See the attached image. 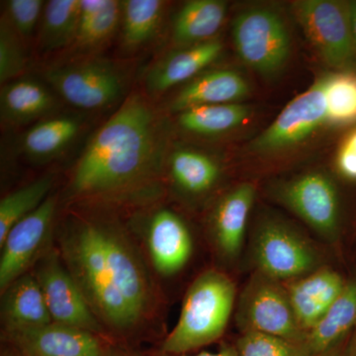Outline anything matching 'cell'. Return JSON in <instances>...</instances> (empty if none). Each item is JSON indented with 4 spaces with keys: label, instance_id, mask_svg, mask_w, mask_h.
<instances>
[{
    "label": "cell",
    "instance_id": "1",
    "mask_svg": "<svg viewBox=\"0 0 356 356\" xmlns=\"http://www.w3.org/2000/svg\"><path fill=\"white\" fill-rule=\"evenodd\" d=\"M65 266L100 322L127 331L146 316L149 284L130 243L104 225L83 222L60 242Z\"/></svg>",
    "mask_w": 356,
    "mask_h": 356
},
{
    "label": "cell",
    "instance_id": "2",
    "mask_svg": "<svg viewBox=\"0 0 356 356\" xmlns=\"http://www.w3.org/2000/svg\"><path fill=\"white\" fill-rule=\"evenodd\" d=\"M159 140L151 108L128 98L93 136L72 175L74 196L117 193L139 184L158 163Z\"/></svg>",
    "mask_w": 356,
    "mask_h": 356
},
{
    "label": "cell",
    "instance_id": "3",
    "mask_svg": "<svg viewBox=\"0 0 356 356\" xmlns=\"http://www.w3.org/2000/svg\"><path fill=\"white\" fill-rule=\"evenodd\" d=\"M233 280L221 271L201 273L187 290L175 327L163 341L165 355H187L215 343L228 327L236 303Z\"/></svg>",
    "mask_w": 356,
    "mask_h": 356
},
{
    "label": "cell",
    "instance_id": "4",
    "mask_svg": "<svg viewBox=\"0 0 356 356\" xmlns=\"http://www.w3.org/2000/svg\"><path fill=\"white\" fill-rule=\"evenodd\" d=\"M252 243L257 273L280 282H291L322 267L317 248L282 220L264 218L255 227Z\"/></svg>",
    "mask_w": 356,
    "mask_h": 356
},
{
    "label": "cell",
    "instance_id": "5",
    "mask_svg": "<svg viewBox=\"0 0 356 356\" xmlns=\"http://www.w3.org/2000/svg\"><path fill=\"white\" fill-rule=\"evenodd\" d=\"M292 13L320 58L339 72H348L356 63L348 1L298 0Z\"/></svg>",
    "mask_w": 356,
    "mask_h": 356
},
{
    "label": "cell",
    "instance_id": "6",
    "mask_svg": "<svg viewBox=\"0 0 356 356\" xmlns=\"http://www.w3.org/2000/svg\"><path fill=\"white\" fill-rule=\"evenodd\" d=\"M232 35L238 57L257 74L273 76L289 60L291 37L284 19L273 9L243 11L234 20Z\"/></svg>",
    "mask_w": 356,
    "mask_h": 356
},
{
    "label": "cell",
    "instance_id": "7",
    "mask_svg": "<svg viewBox=\"0 0 356 356\" xmlns=\"http://www.w3.org/2000/svg\"><path fill=\"white\" fill-rule=\"evenodd\" d=\"M236 322L243 332H261L305 346L307 334L295 317L286 285L257 271L241 293Z\"/></svg>",
    "mask_w": 356,
    "mask_h": 356
},
{
    "label": "cell",
    "instance_id": "8",
    "mask_svg": "<svg viewBox=\"0 0 356 356\" xmlns=\"http://www.w3.org/2000/svg\"><path fill=\"white\" fill-rule=\"evenodd\" d=\"M270 194L325 240L334 241L339 236V191L327 173L311 170L280 180L271 185Z\"/></svg>",
    "mask_w": 356,
    "mask_h": 356
},
{
    "label": "cell",
    "instance_id": "9",
    "mask_svg": "<svg viewBox=\"0 0 356 356\" xmlns=\"http://www.w3.org/2000/svg\"><path fill=\"white\" fill-rule=\"evenodd\" d=\"M324 125H327V102L323 76L288 103L248 149L259 154L285 151L305 142Z\"/></svg>",
    "mask_w": 356,
    "mask_h": 356
},
{
    "label": "cell",
    "instance_id": "10",
    "mask_svg": "<svg viewBox=\"0 0 356 356\" xmlns=\"http://www.w3.org/2000/svg\"><path fill=\"white\" fill-rule=\"evenodd\" d=\"M50 311L51 320L70 327L98 334L103 331L81 287L56 254L40 261L36 274Z\"/></svg>",
    "mask_w": 356,
    "mask_h": 356
},
{
    "label": "cell",
    "instance_id": "11",
    "mask_svg": "<svg viewBox=\"0 0 356 356\" xmlns=\"http://www.w3.org/2000/svg\"><path fill=\"white\" fill-rule=\"evenodd\" d=\"M47 81L62 97L81 109L108 106L121 95V77L106 63L86 62L49 70Z\"/></svg>",
    "mask_w": 356,
    "mask_h": 356
},
{
    "label": "cell",
    "instance_id": "12",
    "mask_svg": "<svg viewBox=\"0 0 356 356\" xmlns=\"http://www.w3.org/2000/svg\"><path fill=\"white\" fill-rule=\"evenodd\" d=\"M56 199L48 197L31 214L8 232L0 243V289L6 291L14 281L26 274L36 261L50 233L56 213Z\"/></svg>",
    "mask_w": 356,
    "mask_h": 356
},
{
    "label": "cell",
    "instance_id": "13",
    "mask_svg": "<svg viewBox=\"0 0 356 356\" xmlns=\"http://www.w3.org/2000/svg\"><path fill=\"white\" fill-rule=\"evenodd\" d=\"M255 194L252 182H242L227 192L213 210L211 235L218 252L227 261H235L242 252Z\"/></svg>",
    "mask_w": 356,
    "mask_h": 356
},
{
    "label": "cell",
    "instance_id": "14",
    "mask_svg": "<svg viewBox=\"0 0 356 356\" xmlns=\"http://www.w3.org/2000/svg\"><path fill=\"white\" fill-rule=\"evenodd\" d=\"M9 334L24 356H104L97 334L55 322Z\"/></svg>",
    "mask_w": 356,
    "mask_h": 356
},
{
    "label": "cell",
    "instance_id": "15",
    "mask_svg": "<svg viewBox=\"0 0 356 356\" xmlns=\"http://www.w3.org/2000/svg\"><path fill=\"white\" fill-rule=\"evenodd\" d=\"M346 285L341 274L324 266L286 285L295 317L306 334L322 320Z\"/></svg>",
    "mask_w": 356,
    "mask_h": 356
},
{
    "label": "cell",
    "instance_id": "16",
    "mask_svg": "<svg viewBox=\"0 0 356 356\" xmlns=\"http://www.w3.org/2000/svg\"><path fill=\"white\" fill-rule=\"evenodd\" d=\"M147 248L156 271L172 276L191 259L193 241L184 220L172 211L163 209L156 212L149 222Z\"/></svg>",
    "mask_w": 356,
    "mask_h": 356
},
{
    "label": "cell",
    "instance_id": "17",
    "mask_svg": "<svg viewBox=\"0 0 356 356\" xmlns=\"http://www.w3.org/2000/svg\"><path fill=\"white\" fill-rule=\"evenodd\" d=\"M250 93L247 79L236 70H215L189 81L173 99V111L204 105L240 103Z\"/></svg>",
    "mask_w": 356,
    "mask_h": 356
},
{
    "label": "cell",
    "instance_id": "18",
    "mask_svg": "<svg viewBox=\"0 0 356 356\" xmlns=\"http://www.w3.org/2000/svg\"><path fill=\"white\" fill-rule=\"evenodd\" d=\"M2 293V321L9 334L53 322L36 276L24 274Z\"/></svg>",
    "mask_w": 356,
    "mask_h": 356
},
{
    "label": "cell",
    "instance_id": "19",
    "mask_svg": "<svg viewBox=\"0 0 356 356\" xmlns=\"http://www.w3.org/2000/svg\"><path fill=\"white\" fill-rule=\"evenodd\" d=\"M222 51L218 38L180 49L159 62L149 72V86L154 91H165L185 81H191L212 65Z\"/></svg>",
    "mask_w": 356,
    "mask_h": 356
},
{
    "label": "cell",
    "instance_id": "20",
    "mask_svg": "<svg viewBox=\"0 0 356 356\" xmlns=\"http://www.w3.org/2000/svg\"><path fill=\"white\" fill-rule=\"evenodd\" d=\"M221 0H192L186 2L173 22L172 36L182 46L200 44L215 39L227 14Z\"/></svg>",
    "mask_w": 356,
    "mask_h": 356
},
{
    "label": "cell",
    "instance_id": "21",
    "mask_svg": "<svg viewBox=\"0 0 356 356\" xmlns=\"http://www.w3.org/2000/svg\"><path fill=\"white\" fill-rule=\"evenodd\" d=\"M356 323V282L346 283L343 291L322 320L307 334L305 346L313 356L334 350Z\"/></svg>",
    "mask_w": 356,
    "mask_h": 356
},
{
    "label": "cell",
    "instance_id": "22",
    "mask_svg": "<svg viewBox=\"0 0 356 356\" xmlns=\"http://www.w3.org/2000/svg\"><path fill=\"white\" fill-rule=\"evenodd\" d=\"M170 175L180 191L202 196L212 191L221 177V168L207 154L193 149H178L170 159Z\"/></svg>",
    "mask_w": 356,
    "mask_h": 356
},
{
    "label": "cell",
    "instance_id": "23",
    "mask_svg": "<svg viewBox=\"0 0 356 356\" xmlns=\"http://www.w3.org/2000/svg\"><path fill=\"white\" fill-rule=\"evenodd\" d=\"M1 114L13 123H25L48 113L55 100L43 86L32 81L7 83L0 95Z\"/></svg>",
    "mask_w": 356,
    "mask_h": 356
},
{
    "label": "cell",
    "instance_id": "24",
    "mask_svg": "<svg viewBox=\"0 0 356 356\" xmlns=\"http://www.w3.org/2000/svg\"><path fill=\"white\" fill-rule=\"evenodd\" d=\"M250 114L252 109L242 103L204 105L180 112L178 123L187 132L221 135L242 126Z\"/></svg>",
    "mask_w": 356,
    "mask_h": 356
},
{
    "label": "cell",
    "instance_id": "25",
    "mask_svg": "<svg viewBox=\"0 0 356 356\" xmlns=\"http://www.w3.org/2000/svg\"><path fill=\"white\" fill-rule=\"evenodd\" d=\"M121 6L114 0H81L74 42L81 48H92L106 41L118 26Z\"/></svg>",
    "mask_w": 356,
    "mask_h": 356
},
{
    "label": "cell",
    "instance_id": "26",
    "mask_svg": "<svg viewBox=\"0 0 356 356\" xmlns=\"http://www.w3.org/2000/svg\"><path fill=\"white\" fill-rule=\"evenodd\" d=\"M79 131V122L69 117L43 121L25 134L23 149L35 159L51 158L67 147Z\"/></svg>",
    "mask_w": 356,
    "mask_h": 356
},
{
    "label": "cell",
    "instance_id": "27",
    "mask_svg": "<svg viewBox=\"0 0 356 356\" xmlns=\"http://www.w3.org/2000/svg\"><path fill=\"white\" fill-rule=\"evenodd\" d=\"M81 0H51L42 17L41 41L44 48L58 49L76 40Z\"/></svg>",
    "mask_w": 356,
    "mask_h": 356
},
{
    "label": "cell",
    "instance_id": "28",
    "mask_svg": "<svg viewBox=\"0 0 356 356\" xmlns=\"http://www.w3.org/2000/svg\"><path fill=\"white\" fill-rule=\"evenodd\" d=\"M324 77L327 125L343 127L356 123V74L348 70Z\"/></svg>",
    "mask_w": 356,
    "mask_h": 356
},
{
    "label": "cell",
    "instance_id": "29",
    "mask_svg": "<svg viewBox=\"0 0 356 356\" xmlns=\"http://www.w3.org/2000/svg\"><path fill=\"white\" fill-rule=\"evenodd\" d=\"M53 178L44 177L6 196L0 202V243L8 232L46 200Z\"/></svg>",
    "mask_w": 356,
    "mask_h": 356
},
{
    "label": "cell",
    "instance_id": "30",
    "mask_svg": "<svg viewBox=\"0 0 356 356\" xmlns=\"http://www.w3.org/2000/svg\"><path fill=\"white\" fill-rule=\"evenodd\" d=\"M163 6L159 0H127L122 4L124 41L129 47H139L153 38Z\"/></svg>",
    "mask_w": 356,
    "mask_h": 356
},
{
    "label": "cell",
    "instance_id": "31",
    "mask_svg": "<svg viewBox=\"0 0 356 356\" xmlns=\"http://www.w3.org/2000/svg\"><path fill=\"white\" fill-rule=\"evenodd\" d=\"M236 348L238 356H313L304 344L261 332H243Z\"/></svg>",
    "mask_w": 356,
    "mask_h": 356
},
{
    "label": "cell",
    "instance_id": "32",
    "mask_svg": "<svg viewBox=\"0 0 356 356\" xmlns=\"http://www.w3.org/2000/svg\"><path fill=\"white\" fill-rule=\"evenodd\" d=\"M24 69V53L19 42L8 25L2 23L0 29V81L6 83Z\"/></svg>",
    "mask_w": 356,
    "mask_h": 356
},
{
    "label": "cell",
    "instance_id": "33",
    "mask_svg": "<svg viewBox=\"0 0 356 356\" xmlns=\"http://www.w3.org/2000/svg\"><path fill=\"white\" fill-rule=\"evenodd\" d=\"M43 6L42 0H10L7 11L14 31L21 36H30L40 19Z\"/></svg>",
    "mask_w": 356,
    "mask_h": 356
},
{
    "label": "cell",
    "instance_id": "34",
    "mask_svg": "<svg viewBox=\"0 0 356 356\" xmlns=\"http://www.w3.org/2000/svg\"><path fill=\"white\" fill-rule=\"evenodd\" d=\"M336 166L341 177L356 181V129L341 143L336 156Z\"/></svg>",
    "mask_w": 356,
    "mask_h": 356
},
{
    "label": "cell",
    "instance_id": "35",
    "mask_svg": "<svg viewBox=\"0 0 356 356\" xmlns=\"http://www.w3.org/2000/svg\"><path fill=\"white\" fill-rule=\"evenodd\" d=\"M161 356H238L236 353V346H231V344H224L221 346L219 350L215 353H208V351H203V353H198V355H165L163 353Z\"/></svg>",
    "mask_w": 356,
    "mask_h": 356
},
{
    "label": "cell",
    "instance_id": "36",
    "mask_svg": "<svg viewBox=\"0 0 356 356\" xmlns=\"http://www.w3.org/2000/svg\"><path fill=\"white\" fill-rule=\"evenodd\" d=\"M348 9H350L351 28H353L356 49V1H348Z\"/></svg>",
    "mask_w": 356,
    "mask_h": 356
},
{
    "label": "cell",
    "instance_id": "37",
    "mask_svg": "<svg viewBox=\"0 0 356 356\" xmlns=\"http://www.w3.org/2000/svg\"><path fill=\"white\" fill-rule=\"evenodd\" d=\"M320 356H341L339 355V351H337V348H334V350L327 351V353H324V355Z\"/></svg>",
    "mask_w": 356,
    "mask_h": 356
},
{
    "label": "cell",
    "instance_id": "38",
    "mask_svg": "<svg viewBox=\"0 0 356 356\" xmlns=\"http://www.w3.org/2000/svg\"><path fill=\"white\" fill-rule=\"evenodd\" d=\"M104 356H134L131 355H127V353H109L104 355Z\"/></svg>",
    "mask_w": 356,
    "mask_h": 356
},
{
    "label": "cell",
    "instance_id": "39",
    "mask_svg": "<svg viewBox=\"0 0 356 356\" xmlns=\"http://www.w3.org/2000/svg\"><path fill=\"white\" fill-rule=\"evenodd\" d=\"M355 356H356V348H355Z\"/></svg>",
    "mask_w": 356,
    "mask_h": 356
}]
</instances>
